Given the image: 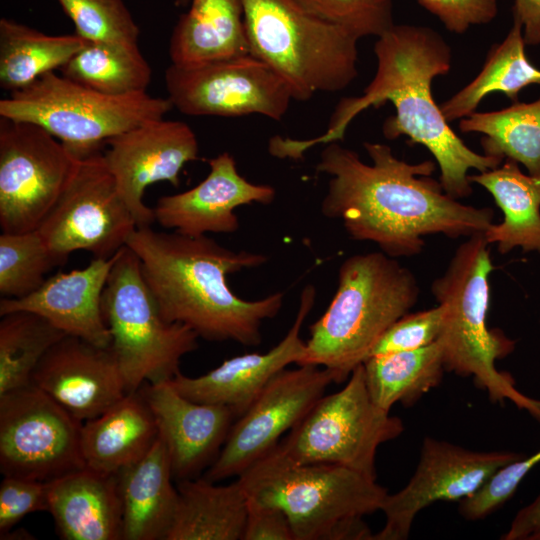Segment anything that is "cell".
Here are the masks:
<instances>
[{
    "label": "cell",
    "instance_id": "obj_1",
    "mask_svg": "<svg viewBox=\"0 0 540 540\" xmlns=\"http://www.w3.org/2000/svg\"><path fill=\"white\" fill-rule=\"evenodd\" d=\"M363 146L371 164L336 141L325 144L316 165L330 177L321 212L341 220L351 239L374 242L393 258L411 257L422 252L427 235L470 237L493 223L491 208L465 205L430 178L433 161L411 164L386 144Z\"/></svg>",
    "mask_w": 540,
    "mask_h": 540
},
{
    "label": "cell",
    "instance_id": "obj_2",
    "mask_svg": "<svg viewBox=\"0 0 540 540\" xmlns=\"http://www.w3.org/2000/svg\"><path fill=\"white\" fill-rule=\"evenodd\" d=\"M374 53V78L361 96L341 99L323 134L309 140L276 135L270 140V153L277 158L300 159L315 145L342 140L351 121L363 110L390 101L395 115L384 121L383 135L389 140L405 135L423 145L439 166L444 191L457 200L471 195L469 170L494 169L503 159L470 149L434 101L433 80L451 68L448 43L430 27L394 24L377 37Z\"/></svg>",
    "mask_w": 540,
    "mask_h": 540
},
{
    "label": "cell",
    "instance_id": "obj_3",
    "mask_svg": "<svg viewBox=\"0 0 540 540\" xmlns=\"http://www.w3.org/2000/svg\"><path fill=\"white\" fill-rule=\"evenodd\" d=\"M126 246L139 258L163 318L186 325L199 338L257 346L262 323L282 308L281 292L244 300L227 282L229 274L266 263L261 253L233 251L206 235L191 237L151 226L137 227Z\"/></svg>",
    "mask_w": 540,
    "mask_h": 540
},
{
    "label": "cell",
    "instance_id": "obj_4",
    "mask_svg": "<svg viewBox=\"0 0 540 540\" xmlns=\"http://www.w3.org/2000/svg\"><path fill=\"white\" fill-rule=\"evenodd\" d=\"M417 278L381 252L355 254L338 271V287L324 314L310 326L297 365L328 368L342 383L366 361L385 332L417 303Z\"/></svg>",
    "mask_w": 540,
    "mask_h": 540
},
{
    "label": "cell",
    "instance_id": "obj_5",
    "mask_svg": "<svg viewBox=\"0 0 540 540\" xmlns=\"http://www.w3.org/2000/svg\"><path fill=\"white\" fill-rule=\"evenodd\" d=\"M237 480L249 499L286 513L295 540H373L363 517L381 510L388 494L356 470L300 464L277 446Z\"/></svg>",
    "mask_w": 540,
    "mask_h": 540
},
{
    "label": "cell",
    "instance_id": "obj_6",
    "mask_svg": "<svg viewBox=\"0 0 540 540\" xmlns=\"http://www.w3.org/2000/svg\"><path fill=\"white\" fill-rule=\"evenodd\" d=\"M493 269L489 244L478 233L456 249L444 273L433 281L431 292L445 307L438 338L444 367L462 377L472 376L492 402L508 400L540 422V400L520 392L512 376L495 365L513 351L515 342L487 326Z\"/></svg>",
    "mask_w": 540,
    "mask_h": 540
},
{
    "label": "cell",
    "instance_id": "obj_7",
    "mask_svg": "<svg viewBox=\"0 0 540 540\" xmlns=\"http://www.w3.org/2000/svg\"><path fill=\"white\" fill-rule=\"evenodd\" d=\"M250 54L288 84L293 100L338 92L358 76V38L295 0H241Z\"/></svg>",
    "mask_w": 540,
    "mask_h": 540
},
{
    "label": "cell",
    "instance_id": "obj_8",
    "mask_svg": "<svg viewBox=\"0 0 540 540\" xmlns=\"http://www.w3.org/2000/svg\"><path fill=\"white\" fill-rule=\"evenodd\" d=\"M172 108L168 97L109 95L50 72L1 99L0 117L37 124L84 158L111 138L164 118Z\"/></svg>",
    "mask_w": 540,
    "mask_h": 540
},
{
    "label": "cell",
    "instance_id": "obj_9",
    "mask_svg": "<svg viewBox=\"0 0 540 540\" xmlns=\"http://www.w3.org/2000/svg\"><path fill=\"white\" fill-rule=\"evenodd\" d=\"M102 311L127 393L172 380L181 359L198 348L192 329L163 318L140 260L128 246L120 249L110 271Z\"/></svg>",
    "mask_w": 540,
    "mask_h": 540
},
{
    "label": "cell",
    "instance_id": "obj_10",
    "mask_svg": "<svg viewBox=\"0 0 540 540\" xmlns=\"http://www.w3.org/2000/svg\"><path fill=\"white\" fill-rule=\"evenodd\" d=\"M403 429L401 419L373 402L360 364L347 384L323 395L277 447L300 464H335L376 479L378 447Z\"/></svg>",
    "mask_w": 540,
    "mask_h": 540
},
{
    "label": "cell",
    "instance_id": "obj_11",
    "mask_svg": "<svg viewBox=\"0 0 540 540\" xmlns=\"http://www.w3.org/2000/svg\"><path fill=\"white\" fill-rule=\"evenodd\" d=\"M137 224L108 169L103 151L81 158L66 188L38 231L57 265L77 250L110 258Z\"/></svg>",
    "mask_w": 540,
    "mask_h": 540
},
{
    "label": "cell",
    "instance_id": "obj_12",
    "mask_svg": "<svg viewBox=\"0 0 540 540\" xmlns=\"http://www.w3.org/2000/svg\"><path fill=\"white\" fill-rule=\"evenodd\" d=\"M80 159L41 126L0 117L2 232L38 229Z\"/></svg>",
    "mask_w": 540,
    "mask_h": 540
},
{
    "label": "cell",
    "instance_id": "obj_13",
    "mask_svg": "<svg viewBox=\"0 0 540 540\" xmlns=\"http://www.w3.org/2000/svg\"><path fill=\"white\" fill-rule=\"evenodd\" d=\"M82 424L33 383L0 395V472L50 482L86 467Z\"/></svg>",
    "mask_w": 540,
    "mask_h": 540
},
{
    "label": "cell",
    "instance_id": "obj_14",
    "mask_svg": "<svg viewBox=\"0 0 540 540\" xmlns=\"http://www.w3.org/2000/svg\"><path fill=\"white\" fill-rule=\"evenodd\" d=\"M164 79L173 107L190 116L260 114L278 121L293 100L287 82L250 53L193 65L171 63Z\"/></svg>",
    "mask_w": 540,
    "mask_h": 540
},
{
    "label": "cell",
    "instance_id": "obj_15",
    "mask_svg": "<svg viewBox=\"0 0 540 540\" xmlns=\"http://www.w3.org/2000/svg\"><path fill=\"white\" fill-rule=\"evenodd\" d=\"M333 382L336 373L321 366L298 365L277 373L232 424L204 478L217 483L241 475L278 445Z\"/></svg>",
    "mask_w": 540,
    "mask_h": 540
},
{
    "label": "cell",
    "instance_id": "obj_16",
    "mask_svg": "<svg viewBox=\"0 0 540 540\" xmlns=\"http://www.w3.org/2000/svg\"><path fill=\"white\" fill-rule=\"evenodd\" d=\"M524 457L509 451L476 452L426 437L408 484L387 494L384 527L373 540L407 539L416 515L436 501L462 500L477 492L499 469Z\"/></svg>",
    "mask_w": 540,
    "mask_h": 540
},
{
    "label": "cell",
    "instance_id": "obj_17",
    "mask_svg": "<svg viewBox=\"0 0 540 540\" xmlns=\"http://www.w3.org/2000/svg\"><path fill=\"white\" fill-rule=\"evenodd\" d=\"M105 163L137 227L151 226L153 208L143 201L154 183H180L186 163L197 160L199 145L194 131L182 121L158 119L119 134L107 141Z\"/></svg>",
    "mask_w": 540,
    "mask_h": 540
},
{
    "label": "cell",
    "instance_id": "obj_18",
    "mask_svg": "<svg viewBox=\"0 0 540 540\" xmlns=\"http://www.w3.org/2000/svg\"><path fill=\"white\" fill-rule=\"evenodd\" d=\"M32 383L82 422L101 415L127 394L111 346L69 335L44 355Z\"/></svg>",
    "mask_w": 540,
    "mask_h": 540
},
{
    "label": "cell",
    "instance_id": "obj_19",
    "mask_svg": "<svg viewBox=\"0 0 540 540\" xmlns=\"http://www.w3.org/2000/svg\"><path fill=\"white\" fill-rule=\"evenodd\" d=\"M208 164L210 171L198 185L157 200L155 222L191 237L234 233L239 229L236 208L253 203L268 205L275 199L272 186L254 184L240 175L230 153L223 152Z\"/></svg>",
    "mask_w": 540,
    "mask_h": 540
},
{
    "label": "cell",
    "instance_id": "obj_20",
    "mask_svg": "<svg viewBox=\"0 0 540 540\" xmlns=\"http://www.w3.org/2000/svg\"><path fill=\"white\" fill-rule=\"evenodd\" d=\"M139 391L167 448L174 479L196 478L209 468L237 419L234 411L223 405L190 400L169 381L145 383Z\"/></svg>",
    "mask_w": 540,
    "mask_h": 540
},
{
    "label": "cell",
    "instance_id": "obj_21",
    "mask_svg": "<svg viewBox=\"0 0 540 540\" xmlns=\"http://www.w3.org/2000/svg\"><path fill=\"white\" fill-rule=\"evenodd\" d=\"M315 298V287L306 285L300 294L294 323L284 338L269 351L229 358L197 377L180 372L169 381L170 384L188 399L226 406L238 418L277 373L292 363L298 364L303 357L306 341L301 338L300 332Z\"/></svg>",
    "mask_w": 540,
    "mask_h": 540
},
{
    "label": "cell",
    "instance_id": "obj_22",
    "mask_svg": "<svg viewBox=\"0 0 540 540\" xmlns=\"http://www.w3.org/2000/svg\"><path fill=\"white\" fill-rule=\"evenodd\" d=\"M118 252L110 258L93 257L82 269L59 271L23 298H1L0 316L17 311L31 312L66 335L109 347L112 339L103 316L102 295Z\"/></svg>",
    "mask_w": 540,
    "mask_h": 540
},
{
    "label": "cell",
    "instance_id": "obj_23",
    "mask_svg": "<svg viewBox=\"0 0 540 540\" xmlns=\"http://www.w3.org/2000/svg\"><path fill=\"white\" fill-rule=\"evenodd\" d=\"M48 512L64 540H122L116 475L87 467L49 482Z\"/></svg>",
    "mask_w": 540,
    "mask_h": 540
},
{
    "label": "cell",
    "instance_id": "obj_24",
    "mask_svg": "<svg viewBox=\"0 0 540 540\" xmlns=\"http://www.w3.org/2000/svg\"><path fill=\"white\" fill-rule=\"evenodd\" d=\"M122 540H166L178 503L170 457L159 438L138 461L117 474Z\"/></svg>",
    "mask_w": 540,
    "mask_h": 540
},
{
    "label": "cell",
    "instance_id": "obj_25",
    "mask_svg": "<svg viewBox=\"0 0 540 540\" xmlns=\"http://www.w3.org/2000/svg\"><path fill=\"white\" fill-rule=\"evenodd\" d=\"M157 439L156 421L138 390L127 393L101 415L83 422L81 453L87 468L116 475L140 460Z\"/></svg>",
    "mask_w": 540,
    "mask_h": 540
},
{
    "label": "cell",
    "instance_id": "obj_26",
    "mask_svg": "<svg viewBox=\"0 0 540 540\" xmlns=\"http://www.w3.org/2000/svg\"><path fill=\"white\" fill-rule=\"evenodd\" d=\"M249 53L241 0H190L170 38L169 55L176 65Z\"/></svg>",
    "mask_w": 540,
    "mask_h": 540
},
{
    "label": "cell",
    "instance_id": "obj_27",
    "mask_svg": "<svg viewBox=\"0 0 540 540\" xmlns=\"http://www.w3.org/2000/svg\"><path fill=\"white\" fill-rule=\"evenodd\" d=\"M469 180L485 188L503 213V221L483 233L487 243L497 244L501 254L517 247L540 253V177L524 174L516 161L506 159Z\"/></svg>",
    "mask_w": 540,
    "mask_h": 540
},
{
    "label": "cell",
    "instance_id": "obj_28",
    "mask_svg": "<svg viewBox=\"0 0 540 540\" xmlns=\"http://www.w3.org/2000/svg\"><path fill=\"white\" fill-rule=\"evenodd\" d=\"M178 503L166 540H242L248 496L237 480L217 485L206 478L177 482Z\"/></svg>",
    "mask_w": 540,
    "mask_h": 540
},
{
    "label": "cell",
    "instance_id": "obj_29",
    "mask_svg": "<svg viewBox=\"0 0 540 540\" xmlns=\"http://www.w3.org/2000/svg\"><path fill=\"white\" fill-rule=\"evenodd\" d=\"M77 35H49L8 18L0 20V86L21 90L61 69L87 43Z\"/></svg>",
    "mask_w": 540,
    "mask_h": 540
},
{
    "label": "cell",
    "instance_id": "obj_30",
    "mask_svg": "<svg viewBox=\"0 0 540 540\" xmlns=\"http://www.w3.org/2000/svg\"><path fill=\"white\" fill-rule=\"evenodd\" d=\"M525 45L522 25L513 18L505 39L489 51L479 74L440 105L446 120L452 122L475 112L489 94L502 93L514 103L523 88L540 85V70L527 58Z\"/></svg>",
    "mask_w": 540,
    "mask_h": 540
},
{
    "label": "cell",
    "instance_id": "obj_31",
    "mask_svg": "<svg viewBox=\"0 0 540 540\" xmlns=\"http://www.w3.org/2000/svg\"><path fill=\"white\" fill-rule=\"evenodd\" d=\"M363 368L373 402L388 412L398 402L413 405L441 383L445 370L438 340L415 350L371 356Z\"/></svg>",
    "mask_w": 540,
    "mask_h": 540
},
{
    "label": "cell",
    "instance_id": "obj_32",
    "mask_svg": "<svg viewBox=\"0 0 540 540\" xmlns=\"http://www.w3.org/2000/svg\"><path fill=\"white\" fill-rule=\"evenodd\" d=\"M464 133H481L484 154L521 163L530 175L540 177V98L514 102L492 112H473L462 118Z\"/></svg>",
    "mask_w": 540,
    "mask_h": 540
},
{
    "label": "cell",
    "instance_id": "obj_33",
    "mask_svg": "<svg viewBox=\"0 0 540 540\" xmlns=\"http://www.w3.org/2000/svg\"><path fill=\"white\" fill-rule=\"evenodd\" d=\"M60 70L81 85L116 96L146 92L151 81L138 44L87 42Z\"/></svg>",
    "mask_w": 540,
    "mask_h": 540
},
{
    "label": "cell",
    "instance_id": "obj_34",
    "mask_svg": "<svg viewBox=\"0 0 540 540\" xmlns=\"http://www.w3.org/2000/svg\"><path fill=\"white\" fill-rule=\"evenodd\" d=\"M0 395L32 383L37 365L66 334L26 311L0 316Z\"/></svg>",
    "mask_w": 540,
    "mask_h": 540
},
{
    "label": "cell",
    "instance_id": "obj_35",
    "mask_svg": "<svg viewBox=\"0 0 540 540\" xmlns=\"http://www.w3.org/2000/svg\"><path fill=\"white\" fill-rule=\"evenodd\" d=\"M57 266L40 232L0 235V295L18 299L36 291L45 274Z\"/></svg>",
    "mask_w": 540,
    "mask_h": 540
},
{
    "label": "cell",
    "instance_id": "obj_36",
    "mask_svg": "<svg viewBox=\"0 0 540 540\" xmlns=\"http://www.w3.org/2000/svg\"><path fill=\"white\" fill-rule=\"evenodd\" d=\"M88 42L138 44L139 27L122 0H58Z\"/></svg>",
    "mask_w": 540,
    "mask_h": 540
},
{
    "label": "cell",
    "instance_id": "obj_37",
    "mask_svg": "<svg viewBox=\"0 0 540 540\" xmlns=\"http://www.w3.org/2000/svg\"><path fill=\"white\" fill-rule=\"evenodd\" d=\"M317 18L358 39L379 37L394 25L392 0H295Z\"/></svg>",
    "mask_w": 540,
    "mask_h": 540
},
{
    "label": "cell",
    "instance_id": "obj_38",
    "mask_svg": "<svg viewBox=\"0 0 540 540\" xmlns=\"http://www.w3.org/2000/svg\"><path fill=\"white\" fill-rule=\"evenodd\" d=\"M540 463V449L499 469L477 492L460 500L459 512L467 520H480L505 504L530 470Z\"/></svg>",
    "mask_w": 540,
    "mask_h": 540
},
{
    "label": "cell",
    "instance_id": "obj_39",
    "mask_svg": "<svg viewBox=\"0 0 540 540\" xmlns=\"http://www.w3.org/2000/svg\"><path fill=\"white\" fill-rule=\"evenodd\" d=\"M445 307L407 313L397 320L381 337L371 356L415 350L437 341L443 328Z\"/></svg>",
    "mask_w": 540,
    "mask_h": 540
},
{
    "label": "cell",
    "instance_id": "obj_40",
    "mask_svg": "<svg viewBox=\"0 0 540 540\" xmlns=\"http://www.w3.org/2000/svg\"><path fill=\"white\" fill-rule=\"evenodd\" d=\"M49 482L3 476L0 484V538L26 515L48 512Z\"/></svg>",
    "mask_w": 540,
    "mask_h": 540
},
{
    "label": "cell",
    "instance_id": "obj_41",
    "mask_svg": "<svg viewBox=\"0 0 540 540\" xmlns=\"http://www.w3.org/2000/svg\"><path fill=\"white\" fill-rule=\"evenodd\" d=\"M451 32L462 34L473 25L487 24L498 13V0H416Z\"/></svg>",
    "mask_w": 540,
    "mask_h": 540
},
{
    "label": "cell",
    "instance_id": "obj_42",
    "mask_svg": "<svg viewBox=\"0 0 540 540\" xmlns=\"http://www.w3.org/2000/svg\"><path fill=\"white\" fill-rule=\"evenodd\" d=\"M242 540H295L291 523L279 507L248 498V512Z\"/></svg>",
    "mask_w": 540,
    "mask_h": 540
},
{
    "label": "cell",
    "instance_id": "obj_43",
    "mask_svg": "<svg viewBox=\"0 0 540 540\" xmlns=\"http://www.w3.org/2000/svg\"><path fill=\"white\" fill-rule=\"evenodd\" d=\"M501 539L540 540V494L517 512Z\"/></svg>",
    "mask_w": 540,
    "mask_h": 540
},
{
    "label": "cell",
    "instance_id": "obj_44",
    "mask_svg": "<svg viewBox=\"0 0 540 540\" xmlns=\"http://www.w3.org/2000/svg\"><path fill=\"white\" fill-rule=\"evenodd\" d=\"M512 11L522 25L525 44L540 45V0H515Z\"/></svg>",
    "mask_w": 540,
    "mask_h": 540
},
{
    "label": "cell",
    "instance_id": "obj_45",
    "mask_svg": "<svg viewBox=\"0 0 540 540\" xmlns=\"http://www.w3.org/2000/svg\"><path fill=\"white\" fill-rule=\"evenodd\" d=\"M190 3V0H175V4L179 7H185L188 6Z\"/></svg>",
    "mask_w": 540,
    "mask_h": 540
}]
</instances>
